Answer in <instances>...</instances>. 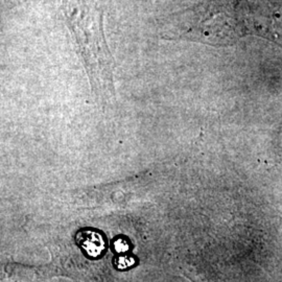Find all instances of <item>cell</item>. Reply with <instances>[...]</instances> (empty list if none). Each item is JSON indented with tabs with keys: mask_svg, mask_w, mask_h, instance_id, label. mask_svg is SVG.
<instances>
[{
	"mask_svg": "<svg viewBox=\"0 0 282 282\" xmlns=\"http://www.w3.org/2000/svg\"><path fill=\"white\" fill-rule=\"evenodd\" d=\"M276 12L270 0H208L179 13L164 38L231 45L243 37L255 36L277 42Z\"/></svg>",
	"mask_w": 282,
	"mask_h": 282,
	"instance_id": "cell-1",
	"label": "cell"
},
{
	"mask_svg": "<svg viewBox=\"0 0 282 282\" xmlns=\"http://www.w3.org/2000/svg\"><path fill=\"white\" fill-rule=\"evenodd\" d=\"M67 27L80 51L95 96L114 100L113 59L102 27V13L94 0H61Z\"/></svg>",
	"mask_w": 282,
	"mask_h": 282,
	"instance_id": "cell-2",
	"label": "cell"
},
{
	"mask_svg": "<svg viewBox=\"0 0 282 282\" xmlns=\"http://www.w3.org/2000/svg\"><path fill=\"white\" fill-rule=\"evenodd\" d=\"M78 241L82 248L91 257H98L105 251V241L102 237L93 231H83L78 235Z\"/></svg>",
	"mask_w": 282,
	"mask_h": 282,
	"instance_id": "cell-3",
	"label": "cell"
},
{
	"mask_svg": "<svg viewBox=\"0 0 282 282\" xmlns=\"http://www.w3.org/2000/svg\"><path fill=\"white\" fill-rule=\"evenodd\" d=\"M134 259L129 257V256H122V257H119L116 259V265L118 268H126L130 267L134 264Z\"/></svg>",
	"mask_w": 282,
	"mask_h": 282,
	"instance_id": "cell-4",
	"label": "cell"
},
{
	"mask_svg": "<svg viewBox=\"0 0 282 282\" xmlns=\"http://www.w3.org/2000/svg\"><path fill=\"white\" fill-rule=\"evenodd\" d=\"M114 249L119 253H122L129 250V245H127V242L124 239L120 238L114 242Z\"/></svg>",
	"mask_w": 282,
	"mask_h": 282,
	"instance_id": "cell-5",
	"label": "cell"
}]
</instances>
